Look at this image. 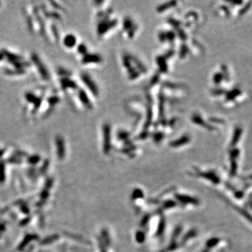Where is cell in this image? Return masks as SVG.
Returning a JSON list of instances; mask_svg holds the SVG:
<instances>
[{
    "instance_id": "52a82bcc",
    "label": "cell",
    "mask_w": 252,
    "mask_h": 252,
    "mask_svg": "<svg viewBox=\"0 0 252 252\" xmlns=\"http://www.w3.org/2000/svg\"><path fill=\"white\" fill-rule=\"evenodd\" d=\"M79 98L83 105H86L87 107H88V108L91 107V104H90V102L88 99V97H87V95L86 94L85 92H83V91L79 92Z\"/></svg>"
},
{
    "instance_id": "30bf717a",
    "label": "cell",
    "mask_w": 252,
    "mask_h": 252,
    "mask_svg": "<svg viewBox=\"0 0 252 252\" xmlns=\"http://www.w3.org/2000/svg\"><path fill=\"white\" fill-rule=\"evenodd\" d=\"M4 179V167L2 164H0V181L2 182Z\"/></svg>"
},
{
    "instance_id": "ba28073f",
    "label": "cell",
    "mask_w": 252,
    "mask_h": 252,
    "mask_svg": "<svg viewBox=\"0 0 252 252\" xmlns=\"http://www.w3.org/2000/svg\"><path fill=\"white\" fill-rule=\"evenodd\" d=\"M241 133H242V129L237 128L236 130H235V132L234 137H233V142L234 143H236L238 141V139H239L240 137Z\"/></svg>"
},
{
    "instance_id": "277c9868",
    "label": "cell",
    "mask_w": 252,
    "mask_h": 252,
    "mask_svg": "<svg viewBox=\"0 0 252 252\" xmlns=\"http://www.w3.org/2000/svg\"><path fill=\"white\" fill-rule=\"evenodd\" d=\"M77 39L76 37L72 35H67L64 39V44L67 48H72L75 46Z\"/></svg>"
},
{
    "instance_id": "7c38bea8",
    "label": "cell",
    "mask_w": 252,
    "mask_h": 252,
    "mask_svg": "<svg viewBox=\"0 0 252 252\" xmlns=\"http://www.w3.org/2000/svg\"><path fill=\"white\" fill-rule=\"evenodd\" d=\"M78 50H79V52H80L81 53H85L86 51V47H85V46H83V44H81V45H80L79 46H78Z\"/></svg>"
},
{
    "instance_id": "8fae6325",
    "label": "cell",
    "mask_w": 252,
    "mask_h": 252,
    "mask_svg": "<svg viewBox=\"0 0 252 252\" xmlns=\"http://www.w3.org/2000/svg\"><path fill=\"white\" fill-rule=\"evenodd\" d=\"M58 102H59V99L57 97H50L49 100V102L50 104H51V105H55V104H57Z\"/></svg>"
},
{
    "instance_id": "9c48e42d",
    "label": "cell",
    "mask_w": 252,
    "mask_h": 252,
    "mask_svg": "<svg viewBox=\"0 0 252 252\" xmlns=\"http://www.w3.org/2000/svg\"><path fill=\"white\" fill-rule=\"evenodd\" d=\"M39 161H40V158L38 156H31L29 158V161L30 163L32 164H36L37 163V162Z\"/></svg>"
},
{
    "instance_id": "4fadbf2b",
    "label": "cell",
    "mask_w": 252,
    "mask_h": 252,
    "mask_svg": "<svg viewBox=\"0 0 252 252\" xmlns=\"http://www.w3.org/2000/svg\"><path fill=\"white\" fill-rule=\"evenodd\" d=\"M249 4H250V3H249V4H248V5H246V7L243 8V9L242 10V11H241V14H243L244 13H245L246 11H247L248 9H249V7H250V6H249Z\"/></svg>"
},
{
    "instance_id": "8992f818",
    "label": "cell",
    "mask_w": 252,
    "mask_h": 252,
    "mask_svg": "<svg viewBox=\"0 0 252 252\" xmlns=\"http://www.w3.org/2000/svg\"><path fill=\"white\" fill-rule=\"evenodd\" d=\"M81 78H82V80H83V82L86 83V86H88L89 88H91V91L95 93V92H96V91L95 90V88L93 84H92V82L91 79V78H89V77H88V76H87L86 74H83L82 77H81Z\"/></svg>"
},
{
    "instance_id": "5b68a950",
    "label": "cell",
    "mask_w": 252,
    "mask_h": 252,
    "mask_svg": "<svg viewBox=\"0 0 252 252\" xmlns=\"http://www.w3.org/2000/svg\"><path fill=\"white\" fill-rule=\"evenodd\" d=\"M60 83H61V86L63 87L64 89L75 88L76 87H77V85H76L74 81L69 79L68 78H63V79H61Z\"/></svg>"
},
{
    "instance_id": "7a4b0ae2",
    "label": "cell",
    "mask_w": 252,
    "mask_h": 252,
    "mask_svg": "<svg viewBox=\"0 0 252 252\" xmlns=\"http://www.w3.org/2000/svg\"><path fill=\"white\" fill-rule=\"evenodd\" d=\"M56 147H57V154L59 159H63L65 155V147H64V142L62 137L58 136L55 139Z\"/></svg>"
},
{
    "instance_id": "6da1fadb",
    "label": "cell",
    "mask_w": 252,
    "mask_h": 252,
    "mask_svg": "<svg viewBox=\"0 0 252 252\" xmlns=\"http://www.w3.org/2000/svg\"><path fill=\"white\" fill-rule=\"evenodd\" d=\"M32 60H33L34 63L35 64L36 68L39 70V72L40 73L41 77L43 78V79L46 81L49 80L50 78L49 71H48V69L46 68V66H45L44 63H42V61L40 60V58L38 57V55L36 54H32Z\"/></svg>"
},
{
    "instance_id": "3957f363",
    "label": "cell",
    "mask_w": 252,
    "mask_h": 252,
    "mask_svg": "<svg viewBox=\"0 0 252 252\" xmlns=\"http://www.w3.org/2000/svg\"><path fill=\"white\" fill-rule=\"evenodd\" d=\"M25 98L27 101H29L30 103H32L34 105H35V110H37V109L40 107L41 103V99L40 97H36L35 95H33L32 93H27L25 95Z\"/></svg>"
}]
</instances>
